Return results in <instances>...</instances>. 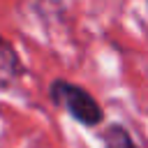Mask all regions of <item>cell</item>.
<instances>
[{
	"instance_id": "obj_1",
	"label": "cell",
	"mask_w": 148,
	"mask_h": 148,
	"mask_svg": "<svg viewBox=\"0 0 148 148\" xmlns=\"http://www.w3.org/2000/svg\"><path fill=\"white\" fill-rule=\"evenodd\" d=\"M51 97L56 104L65 106L69 116H74L79 123L83 125H97L102 120V109L97 106V102L92 99V95L74 83L67 81H56L51 86Z\"/></svg>"
},
{
	"instance_id": "obj_2",
	"label": "cell",
	"mask_w": 148,
	"mask_h": 148,
	"mask_svg": "<svg viewBox=\"0 0 148 148\" xmlns=\"http://www.w3.org/2000/svg\"><path fill=\"white\" fill-rule=\"evenodd\" d=\"M18 72H21V65H18L16 51L12 49V44L0 39V88L12 86V81L18 76Z\"/></svg>"
},
{
	"instance_id": "obj_3",
	"label": "cell",
	"mask_w": 148,
	"mask_h": 148,
	"mask_svg": "<svg viewBox=\"0 0 148 148\" xmlns=\"http://www.w3.org/2000/svg\"><path fill=\"white\" fill-rule=\"evenodd\" d=\"M104 148H136V146L132 143V139H130L125 127L111 125L104 132Z\"/></svg>"
}]
</instances>
